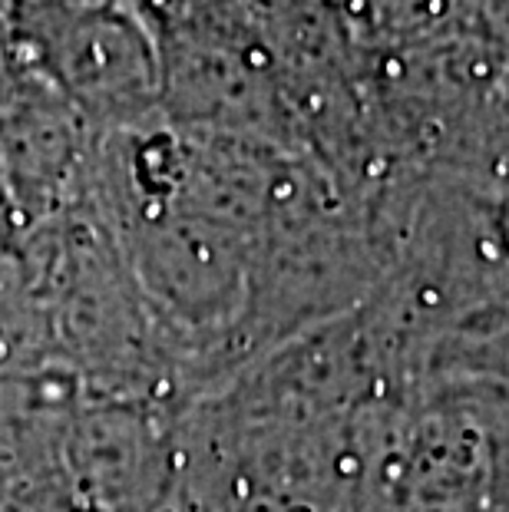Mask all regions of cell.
Masks as SVG:
<instances>
[{
	"label": "cell",
	"mask_w": 509,
	"mask_h": 512,
	"mask_svg": "<svg viewBox=\"0 0 509 512\" xmlns=\"http://www.w3.org/2000/svg\"><path fill=\"white\" fill-rule=\"evenodd\" d=\"M37 4H63V7H133V10H139V0H37Z\"/></svg>",
	"instance_id": "1"
},
{
	"label": "cell",
	"mask_w": 509,
	"mask_h": 512,
	"mask_svg": "<svg viewBox=\"0 0 509 512\" xmlns=\"http://www.w3.org/2000/svg\"><path fill=\"white\" fill-rule=\"evenodd\" d=\"M248 4H262V0H248Z\"/></svg>",
	"instance_id": "2"
}]
</instances>
